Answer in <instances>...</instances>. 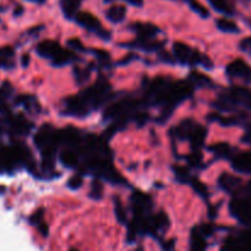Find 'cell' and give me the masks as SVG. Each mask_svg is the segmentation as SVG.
<instances>
[{
  "label": "cell",
  "mask_w": 251,
  "mask_h": 251,
  "mask_svg": "<svg viewBox=\"0 0 251 251\" xmlns=\"http://www.w3.org/2000/svg\"><path fill=\"white\" fill-rule=\"evenodd\" d=\"M110 85L105 80H98L95 85L66 100L65 113L74 117H83L100 107L109 96Z\"/></svg>",
  "instance_id": "6da1fadb"
},
{
  "label": "cell",
  "mask_w": 251,
  "mask_h": 251,
  "mask_svg": "<svg viewBox=\"0 0 251 251\" xmlns=\"http://www.w3.org/2000/svg\"><path fill=\"white\" fill-rule=\"evenodd\" d=\"M216 104L226 112H232L239 107L251 112V90L242 86H233L220 96Z\"/></svg>",
  "instance_id": "7a4b0ae2"
},
{
  "label": "cell",
  "mask_w": 251,
  "mask_h": 251,
  "mask_svg": "<svg viewBox=\"0 0 251 251\" xmlns=\"http://www.w3.org/2000/svg\"><path fill=\"white\" fill-rule=\"evenodd\" d=\"M230 201L229 210L233 217L245 226H251V181L240 186Z\"/></svg>",
  "instance_id": "3957f363"
},
{
  "label": "cell",
  "mask_w": 251,
  "mask_h": 251,
  "mask_svg": "<svg viewBox=\"0 0 251 251\" xmlns=\"http://www.w3.org/2000/svg\"><path fill=\"white\" fill-rule=\"evenodd\" d=\"M173 51L174 58L178 59L180 63L189 64V65H198V64H200V65L206 66L208 69L212 68V61H211V59L207 55L199 53L198 50L189 47L188 44L176 42L173 46Z\"/></svg>",
  "instance_id": "277c9868"
},
{
  "label": "cell",
  "mask_w": 251,
  "mask_h": 251,
  "mask_svg": "<svg viewBox=\"0 0 251 251\" xmlns=\"http://www.w3.org/2000/svg\"><path fill=\"white\" fill-rule=\"evenodd\" d=\"M139 100H123L114 104L109 105L104 112V118L107 119H117L119 122L124 123V119L126 117L134 114L135 110L140 107Z\"/></svg>",
  "instance_id": "5b68a950"
},
{
  "label": "cell",
  "mask_w": 251,
  "mask_h": 251,
  "mask_svg": "<svg viewBox=\"0 0 251 251\" xmlns=\"http://www.w3.org/2000/svg\"><path fill=\"white\" fill-rule=\"evenodd\" d=\"M227 75L232 78L251 83V66L243 59H235L227 66Z\"/></svg>",
  "instance_id": "8992f818"
},
{
  "label": "cell",
  "mask_w": 251,
  "mask_h": 251,
  "mask_svg": "<svg viewBox=\"0 0 251 251\" xmlns=\"http://www.w3.org/2000/svg\"><path fill=\"white\" fill-rule=\"evenodd\" d=\"M223 251H251V229L227 239Z\"/></svg>",
  "instance_id": "52a82bcc"
},
{
  "label": "cell",
  "mask_w": 251,
  "mask_h": 251,
  "mask_svg": "<svg viewBox=\"0 0 251 251\" xmlns=\"http://www.w3.org/2000/svg\"><path fill=\"white\" fill-rule=\"evenodd\" d=\"M75 20L80 26L85 27V28H87L88 31L96 32V33L100 34V37H104V38L105 37L109 38V37H108L109 36V33H108L107 31H103L100 20H98L96 16H93L92 14H90V12H86V11L77 12V15L75 16Z\"/></svg>",
  "instance_id": "ba28073f"
},
{
  "label": "cell",
  "mask_w": 251,
  "mask_h": 251,
  "mask_svg": "<svg viewBox=\"0 0 251 251\" xmlns=\"http://www.w3.org/2000/svg\"><path fill=\"white\" fill-rule=\"evenodd\" d=\"M232 167L238 173L251 176V150L233 154Z\"/></svg>",
  "instance_id": "9c48e42d"
},
{
  "label": "cell",
  "mask_w": 251,
  "mask_h": 251,
  "mask_svg": "<svg viewBox=\"0 0 251 251\" xmlns=\"http://www.w3.org/2000/svg\"><path fill=\"white\" fill-rule=\"evenodd\" d=\"M132 210L135 215H146L152 206L151 198L146 194L135 193L132 195Z\"/></svg>",
  "instance_id": "30bf717a"
},
{
  "label": "cell",
  "mask_w": 251,
  "mask_h": 251,
  "mask_svg": "<svg viewBox=\"0 0 251 251\" xmlns=\"http://www.w3.org/2000/svg\"><path fill=\"white\" fill-rule=\"evenodd\" d=\"M63 48L54 41H43L37 47V53L43 58L51 59V61L61 53Z\"/></svg>",
  "instance_id": "8fae6325"
},
{
  "label": "cell",
  "mask_w": 251,
  "mask_h": 251,
  "mask_svg": "<svg viewBox=\"0 0 251 251\" xmlns=\"http://www.w3.org/2000/svg\"><path fill=\"white\" fill-rule=\"evenodd\" d=\"M131 27L136 32L137 38L140 41H150L159 32L157 26L152 24H144V22H137V24L132 25Z\"/></svg>",
  "instance_id": "7c38bea8"
},
{
  "label": "cell",
  "mask_w": 251,
  "mask_h": 251,
  "mask_svg": "<svg viewBox=\"0 0 251 251\" xmlns=\"http://www.w3.org/2000/svg\"><path fill=\"white\" fill-rule=\"evenodd\" d=\"M242 179L235 176H232V174L225 173L220 178L221 188L226 191H229V193H235L242 186Z\"/></svg>",
  "instance_id": "4fadbf2b"
},
{
  "label": "cell",
  "mask_w": 251,
  "mask_h": 251,
  "mask_svg": "<svg viewBox=\"0 0 251 251\" xmlns=\"http://www.w3.org/2000/svg\"><path fill=\"white\" fill-rule=\"evenodd\" d=\"M105 16L113 24H119V22L124 21L125 16H126V7L124 5H112L105 11Z\"/></svg>",
  "instance_id": "5bb4252c"
},
{
  "label": "cell",
  "mask_w": 251,
  "mask_h": 251,
  "mask_svg": "<svg viewBox=\"0 0 251 251\" xmlns=\"http://www.w3.org/2000/svg\"><path fill=\"white\" fill-rule=\"evenodd\" d=\"M81 1L82 0H60V6L65 17H75L78 12V7L81 6Z\"/></svg>",
  "instance_id": "9a60e30c"
},
{
  "label": "cell",
  "mask_w": 251,
  "mask_h": 251,
  "mask_svg": "<svg viewBox=\"0 0 251 251\" xmlns=\"http://www.w3.org/2000/svg\"><path fill=\"white\" fill-rule=\"evenodd\" d=\"M196 123H194L193 120L188 119L181 122L178 126L176 127L174 132H176V136L179 137V139H189L190 134L193 132V130L195 129Z\"/></svg>",
  "instance_id": "2e32d148"
},
{
  "label": "cell",
  "mask_w": 251,
  "mask_h": 251,
  "mask_svg": "<svg viewBox=\"0 0 251 251\" xmlns=\"http://www.w3.org/2000/svg\"><path fill=\"white\" fill-rule=\"evenodd\" d=\"M10 126H11V130L15 134L24 135L27 134L31 130L32 125L24 117H16L11 120V125Z\"/></svg>",
  "instance_id": "e0dca14e"
},
{
  "label": "cell",
  "mask_w": 251,
  "mask_h": 251,
  "mask_svg": "<svg viewBox=\"0 0 251 251\" xmlns=\"http://www.w3.org/2000/svg\"><path fill=\"white\" fill-rule=\"evenodd\" d=\"M206 134H207V131H206V129L203 126H201L200 124H198L195 126V129L193 130V132L190 134V136H189V140H190L191 145H193L194 147H200L201 145L205 142V139H206Z\"/></svg>",
  "instance_id": "ac0fdd59"
},
{
  "label": "cell",
  "mask_w": 251,
  "mask_h": 251,
  "mask_svg": "<svg viewBox=\"0 0 251 251\" xmlns=\"http://www.w3.org/2000/svg\"><path fill=\"white\" fill-rule=\"evenodd\" d=\"M216 25H217L218 29H221L222 32H226V33H239L240 31L238 25L230 19H227V17L218 19L216 21Z\"/></svg>",
  "instance_id": "d6986e66"
},
{
  "label": "cell",
  "mask_w": 251,
  "mask_h": 251,
  "mask_svg": "<svg viewBox=\"0 0 251 251\" xmlns=\"http://www.w3.org/2000/svg\"><path fill=\"white\" fill-rule=\"evenodd\" d=\"M59 158H60V162L65 167H69V168H75V167H77V154L74 151H71V150H64V151H61Z\"/></svg>",
  "instance_id": "ffe728a7"
},
{
  "label": "cell",
  "mask_w": 251,
  "mask_h": 251,
  "mask_svg": "<svg viewBox=\"0 0 251 251\" xmlns=\"http://www.w3.org/2000/svg\"><path fill=\"white\" fill-rule=\"evenodd\" d=\"M210 4L218 12H222V14L228 15V16H232L234 14V7L230 4L229 0H210Z\"/></svg>",
  "instance_id": "44dd1931"
},
{
  "label": "cell",
  "mask_w": 251,
  "mask_h": 251,
  "mask_svg": "<svg viewBox=\"0 0 251 251\" xmlns=\"http://www.w3.org/2000/svg\"><path fill=\"white\" fill-rule=\"evenodd\" d=\"M212 151L215 152L216 156L221 158H232L233 150L228 144H218L212 147Z\"/></svg>",
  "instance_id": "7402d4cb"
},
{
  "label": "cell",
  "mask_w": 251,
  "mask_h": 251,
  "mask_svg": "<svg viewBox=\"0 0 251 251\" xmlns=\"http://www.w3.org/2000/svg\"><path fill=\"white\" fill-rule=\"evenodd\" d=\"M74 59H75V56H74L73 53H70V51H66L63 49V50H61V53L59 54L55 59H54L53 64L56 66H63V65H65V64H69L70 61H73Z\"/></svg>",
  "instance_id": "603a6c76"
},
{
  "label": "cell",
  "mask_w": 251,
  "mask_h": 251,
  "mask_svg": "<svg viewBox=\"0 0 251 251\" xmlns=\"http://www.w3.org/2000/svg\"><path fill=\"white\" fill-rule=\"evenodd\" d=\"M190 82L193 83V86H210L211 83V80L208 77H206L205 75H202V74L200 73H193L190 74Z\"/></svg>",
  "instance_id": "cb8c5ba5"
},
{
  "label": "cell",
  "mask_w": 251,
  "mask_h": 251,
  "mask_svg": "<svg viewBox=\"0 0 251 251\" xmlns=\"http://www.w3.org/2000/svg\"><path fill=\"white\" fill-rule=\"evenodd\" d=\"M189 4H190L191 9H193L196 14L200 15L201 17H205L206 19V17H208V15H210L208 10L206 9L203 5H201L198 0H190V1H189Z\"/></svg>",
  "instance_id": "d4e9b609"
},
{
  "label": "cell",
  "mask_w": 251,
  "mask_h": 251,
  "mask_svg": "<svg viewBox=\"0 0 251 251\" xmlns=\"http://www.w3.org/2000/svg\"><path fill=\"white\" fill-rule=\"evenodd\" d=\"M103 194V186L100 181H93L92 186H91V191H90V196L95 200H100L102 198Z\"/></svg>",
  "instance_id": "484cf974"
},
{
  "label": "cell",
  "mask_w": 251,
  "mask_h": 251,
  "mask_svg": "<svg viewBox=\"0 0 251 251\" xmlns=\"http://www.w3.org/2000/svg\"><path fill=\"white\" fill-rule=\"evenodd\" d=\"M81 185H82V176H81L80 174H76V176H71V178L69 179L68 186L70 189H74V190H76V189L81 188Z\"/></svg>",
  "instance_id": "4316f807"
},
{
  "label": "cell",
  "mask_w": 251,
  "mask_h": 251,
  "mask_svg": "<svg viewBox=\"0 0 251 251\" xmlns=\"http://www.w3.org/2000/svg\"><path fill=\"white\" fill-rule=\"evenodd\" d=\"M115 213H117V218L119 220L120 223L126 222V213H125L124 208H123L120 201L115 202Z\"/></svg>",
  "instance_id": "83f0119b"
},
{
  "label": "cell",
  "mask_w": 251,
  "mask_h": 251,
  "mask_svg": "<svg viewBox=\"0 0 251 251\" xmlns=\"http://www.w3.org/2000/svg\"><path fill=\"white\" fill-rule=\"evenodd\" d=\"M174 172H176V178H178V180H180V181L188 180L189 172L186 168H184V167H176Z\"/></svg>",
  "instance_id": "f1b7e54d"
},
{
  "label": "cell",
  "mask_w": 251,
  "mask_h": 251,
  "mask_svg": "<svg viewBox=\"0 0 251 251\" xmlns=\"http://www.w3.org/2000/svg\"><path fill=\"white\" fill-rule=\"evenodd\" d=\"M191 183H193L194 189H195L199 194H201L202 196H207V189H206V186L203 185L201 181H199L198 179H193V180H191Z\"/></svg>",
  "instance_id": "f546056e"
},
{
  "label": "cell",
  "mask_w": 251,
  "mask_h": 251,
  "mask_svg": "<svg viewBox=\"0 0 251 251\" xmlns=\"http://www.w3.org/2000/svg\"><path fill=\"white\" fill-rule=\"evenodd\" d=\"M29 222H31V225L36 226V227L39 223L43 222V210L36 211V212L31 216V218H29Z\"/></svg>",
  "instance_id": "4dcf8cb0"
},
{
  "label": "cell",
  "mask_w": 251,
  "mask_h": 251,
  "mask_svg": "<svg viewBox=\"0 0 251 251\" xmlns=\"http://www.w3.org/2000/svg\"><path fill=\"white\" fill-rule=\"evenodd\" d=\"M12 55H14V50L11 48H9V47L0 49V60L5 61V59L12 58Z\"/></svg>",
  "instance_id": "1f68e13d"
},
{
  "label": "cell",
  "mask_w": 251,
  "mask_h": 251,
  "mask_svg": "<svg viewBox=\"0 0 251 251\" xmlns=\"http://www.w3.org/2000/svg\"><path fill=\"white\" fill-rule=\"evenodd\" d=\"M188 161H189V163L191 164V166H199V164L201 163V154L199 153V152H196V153H193L191 156H189Z\"/></svg>",
  "instance_id": "d6a6232c"
},
{
  "label": "cell",
  "mask_w": 251,
  "mask_h": 251,
  "mask_svg": "<svg viewBox=\"0 0 251 251\" xmlns=\"http://www.w3.org/2000/svg\"><path fill=\"white\" fill-rule=\"evenodd\" d=\"M68 44L69 46L71 47V48H75V49H78V50H83V46H82V43H81L80 41H78V39H70V41L68 42Z\"/></svg>",
  "instance_id": "836d02e7"
},
{
  "label": "cell",
  "mask_w": 251,
  "mask_h": 251,
  "mask_svg": "<svg viewBox=\"0 0 251 251\" xmlns=\"http://www.w3.org/2000/svg\"><path fill=\"white\" fill-rule=\"evenodd\" d=\"M37 228H38V230L41 232V234L43 235V237H47V235H48L49 228H48V226H47L44 222L39 223V225L37 226Z\"/></svg>",
  "instance_id": "e575fe53"
},
{
  "label": "cell",
  "mask_w": 251,
  "mask_h": 251,
  "mask_svg": "<svg viewBox=\"0 0 251 251\" xmlns=\"http://www.w3.org/2000/svg\"><path fill=\"white\" fill-rule=\"evenodd\" d=\"M95 53H96V55L98 56V59H100V60L107 61L108 59H109V54H108L107 51H104V50H96Z\"/></svg>",
  "instance_id": "d590c367"
},
{
  "label": "cell",
  "mask_w": 251,
  "mask_h": 251,
  "mask_svg": "<svg viewBox=\"0 0 251 251\" xmlns=\"http://www.w3.org/2000/svg\"><path fill=\"white\" fill-rule=\"evenodd\" d=\"M243 141L247 142V144H251V123L250 124H248L247 132H245L244 137H243Z\"/></svg>",
  "instance_id": "8d00e7d4"
},
{
  "label": "cell",
  "mask_w": 251,
  "mask_h": 251,
  "mask_svg": "<svg viewBox=\"0 0 251 251\" xmlns=\"http://www.w3.org/2000/svg\"><path fill=\"white\" fill-rule=\"evenodd\" d=\"M124 1L136 7H141L144 5V0H124Z\"/></svg>",
  "instance_id": "74e56055"
},
{
  "label": "cell",
  "mask_w": 251,
  "mask_h": 251,
  "mask_svg": "<svg viewBox=\"0 0 251 251\" xmlns=\"http://www.w3.org/2000/svg\"><path fill=\"white\" fill-rule=\"evenodd\" d=\"M28 61H29L28 55H24V58H22V65L27 66V64H28Z\"/></svg>",
  "instance_id": "f35d334b"
},
{
  "label": "cell",
  "mask_w": 251,
  "mask_h": 251,
  "mask_svg": "<svg viewBox=\"0 0 251 251\" xmlns=\"http://www.w3.org/2000/svg\"><path fill=\"white\" fill-rule=\"evenodd\" d=\"M0 171H4V166H2V159H1V154H0Z\"/></svg>",
  "instance_id": "ab89813d"
},
{
  "label": "cell",
  "mask_w": 251,
  "mask_h": 251,
  "mask_svg": "<svg viewBox=\"0 0 251 251\" xmlns=\"http://www.w3.org/2000/svg\"><path fill=\"white\" fill-rule=\"evenodd\" d=\"M29 1H33V2H43L44 0H29Z\"/></svg>",
  "instance_id": "60d3db41"
},
{
  "label": "cell",
  "mask_w": 251,
  "mask_h": 251,
  "mask_svg": "<svg viewBox=\"0 0 251 251\" xmlns=\"http://www.w3.org/2000/svg\"><path fill=\"white\" fill-rule=\"evenodd\" d=\"M69 251H78V250L77 249H70Z\"/></svg>",
  "instance_id": "b9f144b4"
},
{
  "label": "cell",
  "mask_w": 251,
  "mask_h": 251,
  "mask_svg": "<svg viewBox=\"0 0 251 251\" xmlns=\"http://www.w3.org/2000/svg\"><path fill=\"white\" fill-rule=\"evenodd\" d=\"M185 1H188V2H189V1H190V0H185Z\"/></svg>",
  "instance_id": "7bdbcfd3"
}]
</instances>
